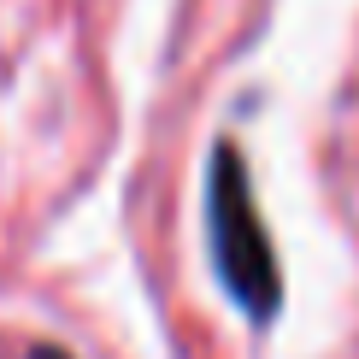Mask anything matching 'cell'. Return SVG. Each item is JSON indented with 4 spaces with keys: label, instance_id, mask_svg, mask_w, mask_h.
<instances>
[{
    "label": "cell",
    "instance_id": "obj_2",
    "mask_svg": "<svg viewBox=\"0 0 359 359\" xmlns=\"http://www.w3.org/2000/svg\"><path fill=\"white\" fill-rule=\"evenodd\" d=\"M29 359H71V353H59V348H36Z\"/></svg>",
    "mask_w": 359,
    "mask_h": 359
},
{
    "label": "cell",
    "instance_id": "obj_1",
    "mask_svg": "<svg viewBox=\"0 0 359 359\" xmlns=\"http://www.w3.org/2000/svg\"><path fill=\"white\" fill-rule=\"evenodd\" d=\"M206 236H212V265L218 283L236 294V306L253 324H271L283 306V271H277V248L259 224L253 206L248 165L236 154V142L212 147V171H206Z\"/></svg>",
    "mask_w": 359,
    "mask_h": 359
}]
</instances>
